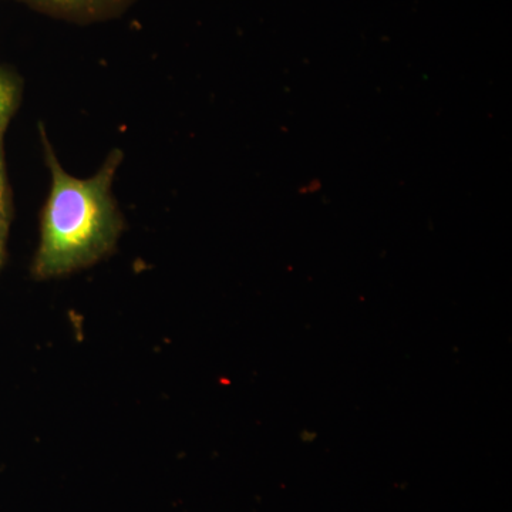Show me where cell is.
<instances>
[{"instance_id": "1", "label": "cell", "mask_w": 512, "mask_h": 512, "mask_svg": "<svg viewBox=\"0 0 512 512\" xmlns=\"http://www.w3.org/2000/svg\"><path fill=\"white\" fill-rule=\"evenodd\" d=\"M47 167L52 175L40 225L32 275L39 281L89 268L114 251L124 221L113 197V181L123 153L113 150L89 178L67 174L40 127Z\"/></svg>"}, {"instance_id": "5", "label": "cell", "mask_w": 512, "mask_h": 512, "mask_svg": "<svg viewBox=\"0 0 512 512\" xmlns=\"http://www.w3.org/2000/svg\"><path fill=\"white\" fill-rule=\"evenodd\" d=\"M33 2L46 3V5L60 6V8H76V6L89 5L96 0H33Z\"/></svg>"}, {"instance_id": "4", "label": "cell", "mask_w": 512, "mask_h": 512, "mask_svg": "<svg viewBox=\"0 0 512 512\" xmlns=\"http://www.w3.org/2000/svg\"><path fill=\"white\" fill-rule=\"evenodd\" d=\"M10 220L0 217V268L5 262L6 242H8Z\"/></svg>"}, {"instance_id": "2", "label": "cell", "mask_w": 512, "mask_h": 512, "mask_svg": "<svg viewBox=\"0 0 512 512\" xmlns=\"http://www.w3.org/2000/svg\"><path fill=\"white\" fill-rule=\"evenodd\" d=\"M19 100V80L8 70L0 69V137L5 134L10 119L18 109Z\"/></svg>"}, {"instance_id": "3", "label": "cell", "mask_w": 512, "mask_h": 512, "mask_svg": "<svg viewBox=\"0 0 512 512\" xmlns=\"http://www.w3.org/2000/svg\"><path fill=\"white\" fill-rule=\"evenodd\" d=\"M0 217L10 220L12 218V200L6 175L5 151H3V137H0Z\"/></svg>"}]
</instances>
